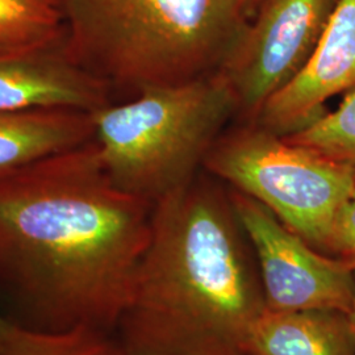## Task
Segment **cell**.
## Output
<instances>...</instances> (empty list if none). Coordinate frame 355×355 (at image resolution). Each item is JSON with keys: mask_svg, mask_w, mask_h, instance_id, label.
<instances>
[{"mask_svg": "<svg viewBox=\"0 0 355 355\" xmlns=\"http://www.w3.org/2000/svg\"><path fill=\"white\" fill-rule=\"evenodd\" d=\"M152 211L111 182L94 140L0 179V268L40 329L120 321Z\"/></svg>", "mask_w": 355, "mask_h": 355, "instance_id": "obj_1", "label": "cell"}, {"mask_svg": "<svg viewBox=\"0 0 355 355\" xmlns=\"http://www.w3.org/2000/svg\"><path fill=\"white\" fill-rule=\"evenodd\" d=\"M227 198L195 177L153 203L152 228L120 318L127 355H245L267 309Z\"/></svg>", "mask_w": 355, "mask_h": 355, "instance_id": "obj_2", "label": "cell"}, {"mask_svg": "<svg viewBox=\"0 0 355 355\" xmlns=\"http://www.w3.org/2000/svg\"><path fill=\"white\" fill-rule=\"evenodd\" d=\"M69 58L112 87L186 83L224 64L245 20L232 0H60Z\"/></svg>", "mask_w": 355, "mask_h": 355, "instance_id": "obj_3", "label": "cell"}, {"mask_svg": "<svg viewBox=\"0 0 355 355\" xmlns=\"http://www.w3.org/2000/svg\"><path fill=\"white\" fill-rule=\"evenodd\" d=\"M239 114L220 71L186 83L141 89L91 112L94 141L114 186L150 203L189 183Z\"/></svg>", "mask_w": 355, "mask_h": 355, "instance_id": "obj_4", "label": "cell"}, {"mask_svg": "<svg viewBox=\"0 0 355 355\" xmlns=\"http://www.w3.org/2000/svg\"><path fill=\"white\" fill-rule=\"evenodd\" d=\"M203 167L266 207L322 253L334 218L354 189L352 167L245 121L223 132Z\"/></svg>", "mask_w": 355, "mask_h": 355, "instance_id": "obj_5", "label": "cell"}, {"mask_svg": "<svg viewBox=\"0 0 355 355\" xmlns=\"http://www.w3.org/2000/svg\"><path fill=\"white\" fill-rule=\"evenodd\" d=\"M338 1L265 0L242 26L218 71L245 123L304 69Z\"/></svg>", "mask_w": 355, "mask_h": 355, "instance_id": "obj_6", "label": "cell"}, {"mask_svg": "<svg viewBox=\"0 0 355 355\" xmlns=\"http://www.w3.org/2000/svg\"><path fill=\"white\" fill-rule=\"evenodd\" d=\"M230 200L257 257L267 309L350 313L354 267L312 248L252 198L234 191Z\"/></svg>", "mask_w": 355, "mask_h": 355, "instance_id": "obj_7", "label": "cell"}, {"mask_svg": "<svg viewBox=\"0 0 355 355\" xmlns=\"http://www.w3.org/2000/svg\"><path fill=\"white\" fill-rule=\"evenodd\" d=\"M355 89V0H340L304 69L263 105L254 124L288 136L324 114V104Z\"/></svg>", "mask_w": 355, "mask_h": 355, "instance_id": "obj_8", "label": "cell"}, {"mask_svg": "<svg viewBox=\"0 0 355 355\" xmlns=\"http://www.w3.org/2000/svg\"><path fill=\"white\" fill-rule=\"evenodd\" d=\"M110 87L67 57L62 45L0 54V112L76 110L94 112L108 102Z\"/></svg>", "mask_w": 355, "mask_h": 355, "instance_id": "obj_9", "label": "cell"}, {"mask_svg": "<svg viewBox=\"0 0 355 355\" xmlns=\"http://www.w3.org/2000/svg\"><path fill=\"white\" fill-rule=\"evenodd\" d=\"M245 355H355V329L336 309H266L249 330Z\"/></svg>", "mask_w": 355, "mask_h": 355, "instance_id": "obj_10", "label": "cell"}, {"mask_svg": "<svg viewBox=\"0 0 355 355\" xmlns=\"http://www.w3.org/2000/svg\"><path fill=\"white\" fill-rule=\"evenodd\" d=\"M92 140L91 112L64 108L0 112V179Z\"/></svg>", "mask_w": 355, "mask_h": 355, "instance_id": "obj_11", "label": "cell"}, {"mask_svg": "<svg viewBox=\"0 0 355 355\" xmlns=\"http://www.w3.org/2000/svg\"><path fill=\"white\" fill-rule=\"evenodd\" d=\"M64 33L58 0H0V54L60 46Z\"/></svg>", "mask_w": 355, "mask_h": 355, "instance_id": "obj_12", "label": "cell"}, {"mask_svg": "<svg viewBox=\"0 0 355 355\" xmlns=\"http://www.w3.org/2000/svg\"><path fill=\"white\" fill-rule=\"evenodd\" d=\"M0 355H124L108 343L103 330L79 325L46 330L13 324L0 346Z\"/></svg>", "mask_w": 355, "mask_h": 355, "instance_id": "obj_13", "label": "cell"}, {"mask_svg": "<svg viewBox=\"0 0 355 355\" xmlns=\"http://www.w3.org/2000/svg\"><path fill=\"white\" fill-rule=\"evenodd\" d=\"M284 137L355 170V89L345 94L333 112Z\"/></svg>", "mask_w": 355, "mask_h": 355, "instance_id": "obj_14", "label": "cell"}, {"mask_svg": "<svg viewBox=\"0 0 355 355\" xmlns=\"http://www.w3.org/2000/svg\"><path fill=\"white\" fill-rule=\"evenodd\" d=\"M325 252L355 268V200L343 204L336 216Z\"/></svg>", "mask_w": 355, "mask_h": 355, "instance_id": "obj_15", "label": "cell"}, {"mask_svg": "<svg viewBox=\"0 0 355 355\" xmlns=\"http://www.w3.org/2000/svg\"><path fill=\"white\" fill-rule=\"evenodd\" d=\"M232 1L242 19L248 21L249 19L253 17L254 13L258 11V8L265 0H232Z\"/></svg>", "mask_w": 355, "mask_h": 355, "instance_id": "obj_16", "label": "cell"}, {"mask_svg": "<svg viewBox=\"0 0 355 355\" xmlns=\"http://www.w3.org/2000/svg\"><path fill=\"white\" fill-rule=\"evenodd\" d=\"M12 322L7 321L6 318H3V316L0 315V346H1L3 341L6 340V337H7L8 331H10L11 328H12Z\"/></svg>", "mask_w": 355, "mask_h": 355, "instance_id": "obj_17", "label": "cell"}, {"mask_svg": "<svg viewBox=\"0 0 355 355\" xmlns=\"http://www.w3.org/2000/svg\"><path fill=\"white\" fill-rule=\"evenodd\" d=\"M354 279H355V271H354ZM349 318L353 322V327L355 329V287H354V297H353V304H352V309H350V313H349Z\"/></svg>", "mask_w": 355, "mask_h": 355, "instance_id": "obj_18", "label": "cell"}, {"mask_svg": "<svg viewBox=\"0 0 355 355\" xmlns=\"http://www.w3.org/2000/svg\"><path fill=\"white\" fill-rule=\"evenodd\" d=\"M352 199H354V200H355V182H354V189H353V193H352Z\"/></svg>", "mask_w": 355, "mask_h": 355, "instance_id": "obj_19", "label": "cell"}, {"mask_svg": "<svg viewBox=\"0 0 355 355\" xmlns=\"http://www.w3.org/2000/svg\"><path fill=\"white\" fill-rule=\"evenodd\" d=\"M58 1H60V0H58ZM60 4H61V3H60Z\"/></svg>", "mask_w": 355, "mask_h": 355, "instance_id": "obj_20", "label": "cell"}]
</instances>
